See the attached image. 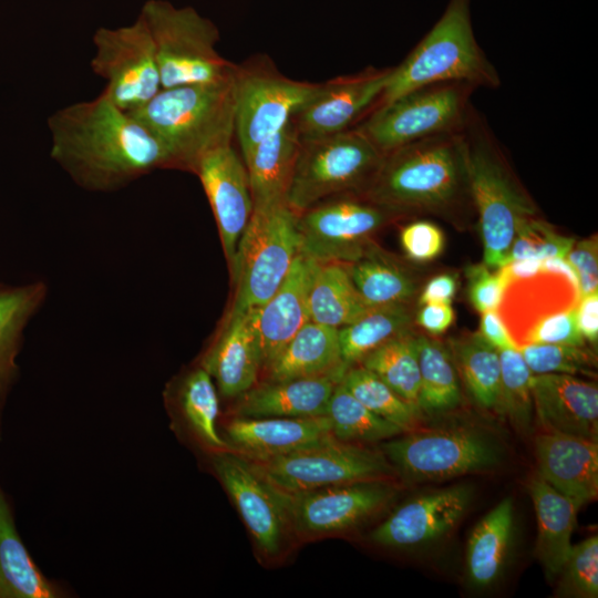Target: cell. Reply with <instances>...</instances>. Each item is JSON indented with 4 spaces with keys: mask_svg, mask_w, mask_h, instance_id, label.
I'll return each mask as SVG.
<instances>
[{
    "mask_svg": "<svg viewBox=\"0 0 598 598\" xmlns=\"http://www.w3.org/2000/svg\"><path fill=\"white\" fill-rule=\"evenodd\" d=\"M382 445L383 454L405 477L444 481L494 468L503 451L486 430L467 424L411 430Z\"/></svg>",
    "mask_w": 598,
    "mask_h": 598,
    "instance_id": "obj_8",
    "label": "cell"
},
{
    "mask_svg": "<svg viewBox=\"0 0 598 598\" xmlns=\"http://www.w3.org/2000/svg\"><path fill=\"white\" fill-rule=\"evenodd\" d=\"M140 16L153 39L162 89L221 82L235 76L237 65L216 49L218 28L195 8L147 0Z\"/></svg>",
    "mask_w": 598,
    "mask_h": 598,
    "instance_id": "obj_6",
    "label": "cell"
},
{
    "mask_svg": "<svg viewBox=\"0 0 598 598\" xmlns=\"http://www.w3.org/2000/svg\"><path fill=\"white\" fill-rule=\"evenodd\" d=\"M392 68H369L320 84L318 92L295 114L292 123L301 140L349 130L379 103Z\"/></svg>",
    "mask_w": 598,
    "mask_h": 598,
    "instance_id": "obj_17",
    "label": "cell"
},
{
    "mask_svg": "<svg viewBox=\"0 0 598 598\" xmlns=\"http://www.w3.org/2000/svg\"><path fill=\"white\" fill-rule=\"evenodd\" d=\"M514 526V504L504 498L474 527L466 547V573L476 588L497 580L507 558Z\"/></svg>",
    "mask_w": 598,
    "mask_h": 598,
    "instance_id": "obj_32",
    "label": "cell"
},
{
    "mask_svg": "<svg viewBox=\"0 0 598 598\" xmlns=\"http://www.w3.org/2000/svg\"><path fill=\"white\" fill-rule=\"evenodd\" d=\"M533 374L561 373L594 377L597 360L585 346L528 343L518 348Z\"/></svg>",
    "mask_w": 598,
    "mask_h": 598,
    "instance_id": "obj_42",
    "label": "cell"
},
{
    "mask_svg": "<svg viewBox=\"0 0 598 598\" xmlns=\"http://www.w3.org/2000/svg\"><path fill=\"white\" fill-rule=\"evenodd\" d=\"M48 293V285L41 280L22 286L0 283V419L19 373L17 357L24 328L41 309Z\"/></svg>",
    "mask_w": 598,
    "mask_h": 598,
    "instance_id": "obj_30",
    "label": "cell"
},
{
    "mask_svg": "<svg viewBox=\"0 0 598 598\" xmlns=\"http://www.w3.org/2000/svg\"><path fill=\"white\" fill-rule=\"evenodd\" d=\"M310 321L340 329L370 307L357 290L347 266L317 261L308 298Z\"/></svg>",
    "mask_w": 598,
    "mask_h": 598,
    "instance_id": "obj_33",
    "label": "cell"
},
{
    "mask_svg": "<svg viewBox=\"0 0 598 598\" xmlns=\"http://www.w3.org/2000/svg\"><path fill=\"white\" fill-rule=\"evenodd\" d=\"M64 588L33 561L16 527L11 506L0 486V598H60Z\"/></svg>",
    "mask_w": 598,
    "mask_h": 598,
    "instance_id": "obj_29",
    "label": "cell"
},
{
    "mask_svg": "<svg viewBox=\"0 0 598 598\" xmlns=\"http://www.w3.org/2000/svg\"><path fill=\"white\" fill-rule=\"evenodd\" d=\"M348 368L330 372L267 381L241 395L240 417H313L327 413L330 396Z\"/></svg>",
    "mask_w": 598,
    "mask_h": 598,
    "instance_id": "obj_25",
    "label": "cell"
},
{
    "mask_svg": "<svg viewBox=\"0 0 598 598\" xmlns=\"http://www.w3.org/2000/svg\"><path fill=\"white\" fill-rule=\"evenodd\" d=\"M557 594L561 597L596 598L598 596V537H588L573 545L560 571Z\"/></svg>",
    "mask_w": 598,
    "mask_h": 598,
    "instance_id": "obj_43",
    "label": "cell"
},
{
    "mask_svg": "<svg viewBox=\"0 0 598 598\" xmlns=\"http://www.w3.org/2000/svg\"><path fill=\"white\" fill-rule=\"evenodd\" d=\"M396 215L365 197L322 200L297 216L299 251L319 262H353Z\"/></svg>",
    "mask_w": 598,
    "mask_h": 598,
    "instance_id": "obj_13",
    "label": "cell"
},
{
    "mask_svg": "<svg viewBox=\"0 0 598 598\" xmlns=\"http://www.w3.org/2000/svg\"><path fill=\"white\" fill-rule=\"evenodd\" d=\"M474 86L442 82L377 106L357 128L384 155L406 144L463 130Z\"/></svg>",
    "mask_w": 598,
    "mask_h": 598,
    "instance_id": "obj_10",
    "label": "cell"
},
{
    "mask_svg": "<svg viewBox=\"0 0 598 598\" xmlns=\"http://www.w3.org/2000/svg\"><path fill=\"white\" fill-rule=\"evenodd\" d=\"M400 244L408 259L426 264L443 252L445 236L436 224L429 220H415L401 229Z\"/></svg>",
    "mask_w": 598,
    "mask_h": 598,
    "instance_id": "obj_46",
    "label": "cell"
},
{
    "mask_svg": "<svg viewBox=\"0 0 598 598\" xmlns=\"http://www.w3.org/2000/svg\"><path fill=\"white\" fill-rule=\"evenodd\" d=\"M471 498L472 489L466 485L412 498L372 530L371 540L380 546L406 548L439 539L458 524Z\"/></svg>",
    "mask_w": 598,
    "mask_h": 598,
    "instance_id": "obj_19",
    "label": "cell"
},
{
    "mask_svg": "<svg viewBox=\"0 0 598 598\" xmlns=\"http://www.w3.org/2000/svg\"><path fill=\"white\" fill-rule=\"evenodd\" d=\"M359 364L377 374L403 400L419 409L417 334L412 328L370 352Z\"/></svg>",
    "mask_w": 598,
    "mask_h": 598,
    "instance_id": "obj_38",
    "label": "cell"
},
{
    "mask_svg": "<svg viewBox=\"0 0 598 598\" xmlns=\"http://www.w3.org/2000/svg\"><path fill=\"white\" fill-rule=\"evenodd\" d=\"M528 491L537 519L535 553L546 573L555 576L571 549L570 540L579 507L539 475L530 480Z\"/></svg>",
    "mask_w": 598,
    "mask_h": 598,
    "instance_id": "obj_28",
    "label": "cell"
},
{
    "mask_svg": "<svg viewBox=\"0 0 598 598\" xmlns=\"http://www.w3.org/2000/svg\"><path fill=\"white\" fill-rule=\"evenodd\" d=\"M301 138L292 121L258 143L243 157L252 198V209L287 203Z\"/></svg>",
    "mask_w": 598,
    "mask_h": 598,
    "instance_id": "obj_27",
    "label": "cell"
},
{
    "mask_svg": "<svg viewBox=\"0 0 598 598\" xmlns=\"http://www.w3.org/2000/svg\"><path fill=\"white\" fill-rule=\"evenodd\" d=\"M200 181L214 213L223 249L231 267L239 239L252 213L249 177L231 144L218 147L198 162Z\"/></svg>",
    "mask_w": 598,
    "mask_h": 598,
    "instance_id": "obj_18",
    "label": "cell"
},
{
    "mask_svg": "<svg viewBox=\"0 0 598 598\" xmlns=\"http://www.w3.org/2000/svg\"><path fill=\"white\" fill-rule=\"evenodd\" d=\"M409 303L369 308L351 323L338 329L342 361L352 367L370 352L412 328Z\"/></svg>",
    "mask_w": 598,
    "mask_h": 598,
    "instance_id": "obj_35",
    "label": "cell"
},
{
    "mask_svg": "<svg viewBox=\"0 0 598 598\" xmlns=\"http://www.w3.org/2000/svg\"><path fill=\"white\" fill-rule=\"evenodd\" d=\"M235 106L234 76L161 89L131 114L162 143L173 168L194 173L203 156L231 144Z\"/></svg>",
    "mask_w": 598,
    "mask_h": 598,
    "instance_id": "obj_3",
    "label": "cell"
},
{
    "mask_svg": "<svg viewBox=\"0 0 598 598\" xmlns=\"http://www.w3.org/2000/svg\"><path fill=\"white\" fill-rule=\"evenodd\" d=\"M575 308L576 306L539 318L525 334L522 346L528 343L585 346L586 341L577 327Z\"/></svg>",
    "mask_w": 598,
    "mask_h": 598,
    "instance_id": "obj_45",
    "label": "cell"
},
{
    "mask_svg": "<svg viewBox=\"0 0 598 598\" xmlns=\"http://www.w3.org/2000/svg\"><path fill=\"white\" fill-rule=\"evenodd\" d=\"M166 402L178 430L212 454L230 450L217 430L219 399L210 374L199 364L166 391Z\"/></svg>",
    "mask_w": 598,
    "mask_h": 598,
    "instance_id": "obj_26",
    "label": "cell"
},
{
    "mask_svg": "<svg viewBox=\"0 0 598 598\" xmlns=\"http://www.w3.org/2000/svg\"><path fill=\"white\" fill-rule=\"evenodd\" d=\"M230 451L251 460L291 454L336 437L326 415L313 417H240L225 425Z\"/></svg>",
    "mask_w": 598,
    "mask_h": 598,
    "instance_id": "obj_22",
    "label": "cell"
},
{
    "mask_svg": "<svg viewBox=\"0 0 598 598\" xmlns=\"http://www.w3.org/2000/svg\"><path fill=\"white\" fill-rule=\"evenodd\" d=\"M442 82H461L475 89H496L501 84L498 72L476 41L471 0H448L431 30L392 68L377 106L417 87Z\"/></svg>",
    "mask_w": 598,
    "mask_h": 598,
    "instance_id": "obj_5",
    "label": "cell"
},
{
    "mask_svg": "<svg viewBox=\"0 0 598 598\" xmlns=\"http://www.w3.org/2000/svg\"><path fill=\"white\" fill-rule=\"evenodd\" d=\"M344 265L370 308L410 303L417 292L413 275L373 246L358 260Z\"/></svg>",
    "mask_w": 598,
    "mask_h": 598,
    "instance_id": "obj_34",
    "label": "cell"
},
{
    "mask_svg": "<svg viewBox=\"0 0 598 598\" xmlns=\"http://www.w3.org/2000/svg\"><path fill=\"white\" fill-rule=\"evenodd\" d=\"M340 383L373 413L409 432L415 429L422 412L403 400L377 374L362 365L350 367Z\"/></svg>",
    "mask_w": 598,
    "mask_h": 598,
    "instance_id": "obj_40",
    "label": "cell"
},
{
    "mask_svg": "<svg viewBox=\"0 0 598 598\" xmlns=\"http://www.w3.org/2000/svg\"><path fill=\"white\" fill-rule=\"evenodd\" d=\"M319 87L320 83L289 79L265 63L237 66L235 135L243 157L289 123Z\"/></svg>",
    "mask_w": 598,
    "mask_h": 598,
    "instance_id": "obj_14",
    "label": "cell"
},
{
    "mask_svg": "<svg viewBox=\"0 0 598 598\" xmlns=\"http://www.w3.org/2000/svg\"><path fill=\"white\" fill-rule=\"evenodd\" d=\"M297 216L288 203L252 209L230 267L233 312L261 307L275 293L299 254Z\"/></svg>",
    "mask_w": 598,
    "mask_h": 598,
    "instance_id": "obj_7",
    "label": "cell"
},
{
    "mask_svg": "<svg viewBox=\"0 0 598 598\" xmlns=\"http://www.w3.org/2000/svg\"><path fill=\"white\" fill-rule=\"evenodd\" d=\"M393 495L390 484L369 480L285 494V498L296 529L319 535L355 526L383 507Z\"/></svg>",
    "mask_w": 598,
    "mask_h": 598,
    "instance_id": "obj_16",
    "label": "cell"
},
{
    "mask_svg": "<svg viewBox=\"0 0 598 598\" xmlns=\"http://www.w3.org/2000/svg\"><path fill=\"white\" fill-rule=\"evenodd\" d=\"M532 398L545 432L597 442L598 389L595 383L570 374H533Z\"/></svg>",
    "mask_w": 598,
    "mask_h": 598,
    "instance_id": "obj_21",
    "label": "cell"
},
{
    "mask_svg": "<svg viewBox=\"0 0 598 598\" xmlns=\"http://www.w3.org/2000/svg\"><path fill=\"white\" fill-rule=\"evenodd\" d=\"M454 318L452 303L430 302L421 305L415 321L430 334L439 336L452 326Z\"/></svg>",
    "mask_w": 598,
    "mask_h": 598,
    "instance_id": "obj_49",
    "label": "cell"
},
{
    "mask_svg": "<svg viewBox=\"0 0 598 598\" xmlns=\"http://www.w3.org/2000/svg\"><path fill=\"white\" fill-rule=\"evenodd\" d=\"M326 416L333 436L342 442H374L404 433L394 423L365 408L340 382L330 396Z\"/></svg>",
    "mask_w": 598,
    "mask_h": 598,
    "instance_id": "obj_39",
    "label": "cell"
},
{
    "mask_svg": "<svg viewBox=\"0 0 598 598\" xmlns=\"http://www.w3.org/2000/svg\"><path fill=\"white\" fill-rule=\"evenodd\" d=\"M465 275L472 306L481 313L497 310L502 305L506 287L499 271L489 269L483 262L470 265Z\"/></svg>",
    "mask_w": 598,
    "mask_h": 598,
    "instance_id": "obj_47",
    "label": "cell"
},
{
    "mask_svg": "<svg viewBox=\"0 0 598 598\" xmlns=\"http://www.w3.org/2000/svg\"><path fill=\"white\" fill-rule=\"evenodd\" d=\"M421 412L442 413L461 402L458 374L450 349L441 341L417 334Z\"/></svg>",
    "mask_w": 598,
    "mask_h": 598,
    "instance_id": "obj_36",
    "label": "cell"
},
{
    "mask_svg": "<svg viewBox=\"0 0 598 598\" xmlns=\"http://www.w3.org/2000/svg\"><path fill=\"white\" fill-rule=\"evenodd\" d=\"M542 270L544 272L565 278L573 286V288L579 292L577 274L566 258L550 257L542 259Z\"/></svg>",
    "mask_w": 598,
    "mask_h": 598,
    "instance_id": "obj_53",
    "label": "cell"
},
{
    "mask_svg": "<svg viewBox=\"0 0 598 598\" xmlns=\"http://www.w3.org/2000/svg\"><path fill=\"white\" fill-rule=\"evenodd\" d=\"M317 260L296 256L281 285L261 307L257 308V331L262 369L279 355L293 336L310 321L309 289Z\"/></svg>",
    "mask_w": 598,
    "mask_h": 598,
    "instance_id": "obj_23",
    "label": "cell"
},
{
    "mask_svg": "<svg viewBox=\"0 0 598 598\" xmlns=\"http://www.w3.org/2000/svg\"><path fill=\"white\" fill-rule=\"evenodd\" d=\"M92 71L106 81L103 91L123 111L141 109L162 89L152 35L138 14L130 24L96 29Z\"/></svg>",
    "mask_w": 598,
    "mask_h": 598,
    "instance_id": "obj_11",
    "label": "cell"
},
{
    "mask_svg": "<svg viewBox=\"0 0 598 598\" xmlns=\"http://www.w3.org/2000/svg\"><path fill=\"white\" fill-rule=\"evenodd\" d=\"M539 476L578 507L598 495V443L555 432L535 439Z\"/></svg>",
    "mask_w": 598,
    "mask_h": 598,
    "instance_id": "obj_24",
    "label": "cell"
},
{
    "mask_svg": "<svg viewBox=\"0 0 598 598\" xmlns=\"http://www.w3.org/2000/svg\"><path fill=\"white\" fill-rule=\"evenodd\" d=\"M209 463L258 547L269 556L277 555L290 525L285 494L271 485L249 460L230 450L210 454Z\"/></svg>",
    "mask_w": 598,
    "mask_h": 598,
    "instance_id": "obj_15",
    "label": "cell"
},
{
    "mask_svg": "<svg viewBox=\"0 0 598 598\" xmlns=\"http://www.w3.org/2000/svg\"><path fill=\"white\" fill-rule=\"evenodd\" d=\"M478 334L498 351L512 348L517 349L497 310L482 313Z\"/></svg>",
    "mask_w": 598,
    "mask_h": 598,
    "instance_id": "obj_50",
    "label": "cell"
},
{
    "mask_svg": "<svg viewBox=\"0 0 598 598\" xmlns=\"http://www.w3.org/2000/svg\"><path fill=\"white\" fill-rule=\"evenodd\" d=\"M577 327L585 341L596 343L598 339V292L579 298L576 308Z\"/></svg>",
    "mask_w": 598,
    "mask_h": 598,
    "instance_id": "obj_51",
    "label": "cell"
},
{
    "mask_svg": "<svg viewBox=\"0 0 598 598\" xmlns=\"http://www.w3.org/2000/svg\"><path fill=\"white\" fill-rule=\"evenodd\" d=\"M448 349L473 400L484 409L495 410L501 385L498 350L478 333L451 340Z\"/></svg>",
    "mask_w": 598,
    "mask_h": 598,
    "instance_id": "obj_37",
    "label": "cell"
},
{
    "mask_svg": "<svg viewBox=\"0 0 598 598\" xmlns=\"http://www.w3.org/2000/svg\"><path fill=\"white\" fill-rule=\"evenodd\" d=\"M565 258L577 274L580 297L598 292L597 237L575 240Z\"/></svg>",
    "mask_w": 598,
    "mask_h": 598,
    "instance_id": "obj_48",
    "label": "cell"
},
{
    "mask_svg": "<svg viewBox=\"0 0 598 598\" xmlns=\"http://www.w3.org/2000/svg\"><path fill=\"white\" fill-rule=\"evenodd\" d=\"M348 367L341 358L338 329L308 321L267 369L268 380L316 375Z\"/></svg>",
    "mask_w": 598,
    "mask_h": 598,
    "instance_id": "obj_31",
    "label": "cell"
},
{
    "mask_svg": "<svg viewBox=\"0 0 598 598\" xmlns=\"http://www.w3.org/2000/svg\"><path fill=\"white\" fill-rule=\"evenodd\" d=\"M574 243V238L558 234L537 216L530 217L518 226L507 262L524 258L540 260L550 257L565 258Z\"/></svg>",
    "mask_w": 598,
    "mask_h": 598,
    "instance_id": "obj_44",
    "label": "cell"
},
{
    "mask_svg": "<svg viewBox=\"0 0 598 598\" xmlns=\"http://www.w3.org/2000/svg\"><path fill=\"white\" fill-rule=\"evenodd\" d=\"M51 158L81 188L110 193L156 169L173 168L162 143L102 91L48 118Z\"/></svg>",
    "mask_w": 598,
    "mask_h": 598,
    "instance_id": "obj_1",
    "label": "cell"
},
{
    "mask_svg": "<svg viewBox=\"0 0 598 598\" xmlns=\"http://www.w3.org/2000/svg\"><path fill=\"white\" fill-rule=\"evenodd\" d=\"M382 158L383 154L357 127L301 140L287 203L300 214L336 194L363 189Z\"/></svg>",
    "mask_w": 598,
    "mask_h": 598,
    "instance_id": "obj_9",
    "label": "cell"
},
{
    "mask_svg": "<svg viewBox=\"0 0 598 598\" xmlns=\"http://www.w3.org/2000/svg\"><path fill=\"white\" fill-rule=\"evenodd\" d=\"M249 461L271 485L290 495L332 485L380 480L393 468L383 453L337 439L291 454Z\"/></svg>",
    "mask_w": 598,
    "mask_h": 598,
    "instance_id": "obj_12",
    "label": "cell"
},
{
    "mask_svg": "<svg viewBox=\"0 0 598 598\" xmlns=\"http://www.w3.org/2000/svg\"><path fill=\"white\" fill-rule=\"evenodd\" d=\"M198 364L210 374L225 398L241 396L254 388L262 369L257 308L230 311Z\"/></svg>",
    "mask_w": 598,
    "mask_h": 598,
    "instance_id": "obj_20",
    "label": "cell"
},
{
    "mask_svg": "<svg viewBox=\"0 0 598 598\" xmlns=\"http://www.w3.org/2000/svg\"><path fill=\"white\" fill-rule=\"evenodd\" d=\"M363 197L398 215L458 218L473 206L463 132L426 137L383 155Z\"/></svg>",
    "mask_w": 598,
    "mask_h": 598,
    "instance_id": "obj_2",
    "label": "cell"
},
{
    "mask_svg": "<svg viewBox=\"0 0 598 598\" xmlns=\"http://www.w3.org/2000/svg\"><path fill=\"white\" fill-rule=\"evenodd\" d=\"M457 291V278L453 274H441L431 278L419 296V305L437 302L452 303Z\"/></svg>",
    "mask_w": 598,
    "mask_h": 598,
    "instance_id": "obj_52",
    "label": "cell"
},
{
    "mask_svg": "<svg viewBox=\"0 0 598 598\" xmlns=\"http://www.w3.org/2000/svg\"><path fill=\"white\" fill-rule=\"evenodd\" d=\"M462 132L467 147L471 196L478 215L483 262L497 270L508 260L518 226L536 217L538 209L473 107Z\"/></svg>",
    "mask_w": 598,
    "mask_h": 598,
    "instance_id": "obj_4",
    "label": "cell"
},
{
    "mask_svg": "<svg viewBox=\"0 0 598 598\" xmlns=\"http://www.w3.org/2000/svg\"><path fill=\"white\" fill-rule=\"evenodd\" d=\"M501 385L495 411L522 430L529 426L533 373L516 348L501 350Z\"/></svg>",
    "mask_w": 598,
    "mask_h": 598,
    "instance_id": "obj_41",
    "label": "cell"
}]
</instances>
